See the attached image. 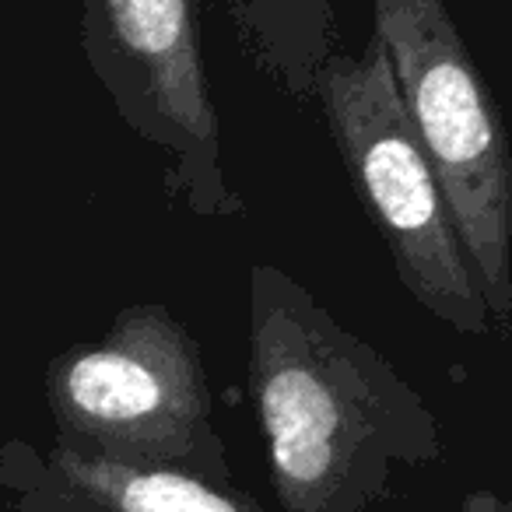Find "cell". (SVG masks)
<instances>
[{
	"mask_svg": "<svg viewBox=\"0 0 512 512\" xmlns=\"http://www.w3.org/2000/svg\"><path fill=\"white\" fill-rule=\"evenodd\" d=\"M46 400L74 453L235 484L200 348L158 302L120 309L102 341L53 358Z\"/></svg>",
	"mask_w": 512,
	"mask_h": 512,
	"instance_id": "cell-3",
	"label": "cell"
},
{
	"mask_svg": "<svg viewBox=\"0 0 512 512\" xmlns=\"http://www.w3.org/2000/svg\"><path fill=\"white\" fill-rule=\"evenodd\" d=\"M249 400L285 512H365L442 456L425 397L274 264L249 267Z\"/></svg>",
	"mask_w": 512,
	"mask_h": 512,
	"instance_id": "cell-1",
	"label": "cell"
},
{
	"mask_svg": "<svg viewBox=\"0 0 512 512\" xmlns=\"http://www.w3.org/2000/svg\"><path fill=\"white\" fill-rule=\"evenodd\" d=\"M400 99L439 179L491 334H512V148L446 0H372Z\"/></svg>",
	"mask_w": 512,
	"mask_h": 512,
	"instance_id": "cell-2",
	"label": "cell"
},
{
	"mask_svg": "<svg viewBox=\"0 0 512 512\" xmlns=\"http://www.w3.org/2000/svg\"><path fill=\"white\" fill-rule=\"evenodd\" d=\"M256 74L299 109L316 102V74L337 53L334 0H221Z\"/></svg>",
	"mask_w": 512,
	"mask_h": 512,
	"instance_id": "cell-6",
	"label": "cell"
},
{
	"mask_svg": "<svg viewBox=\"0 0 512 512\" xmlns=\"http://www.w3.org/2000/svg\"><path fill=\"white\" fill-rule=\"evenodd\" d=\"M460 512H512V495H498V491L488 488L467 491L460 502Z\"/></svg>",
	"mask_w": 512,
	"mask_h": 512,
	"instance_id": "cell-8",
	"label": "cell"
},
{
	"mask_svg": "<svg viewBox=\"0 0 512 512\" xmlns=\"http://www.w3.org/2000/svg\"><path fill=\"white\" fill-rule=\"evenodd\" d=\"M50 474L102 512H264L235 484H211L183 470L130 467L57 446Z\"/></svg>",
	"mask_w": 512,
	"mask_h": 512,
	"instance_id": "cell-7",
	"label": "cell"
},
{
	"mask_svg": "<svg viewBox=\"0 0 512 512\" xmlns=\"http://www.w3.org/2000/svg\"><path fill=\"white\" fill-rule=\"evenodd\" d=\"M316 102L386 239L400 285L456 334H491L488 306L400 99L386 46L372 36L358 57L337 50L316 74Z\"/></svg>",
	"mask_w": 512,
	"mask_h": 512,
	"instance_id": "cell-4",
	"label": "cell"
},
{
	"mask_svg": "<svg viewBox=\"0 0 512 512\" xmlns=\"http://www.w3.org/2000/svg\"><path fill=\"white\" fill-rule=\"evenodd\" d=\"M99 512H102V509H99Z\"/></svg>",
	"mask_w": 512,
	"mask_h": 512,
	"instance_id": "cell-9",
	"label": "cell"
},
{
	"mask_svg": "<svg viewBox=\"0 0 512 512\" xmlns=\"http://www.w3.org/2000/svg\"><path fill=\"white\" fill-rule=\"evenodd\" d=\"M81 53L120 120L165 155V193L197 218H242L221 169L197 0H81Z\"/></svg>",
	"mask_w": 512,
	"mask_h": 512,
	"instance_id": "cell-5",
	"label": "cell"
}]
</instances>
